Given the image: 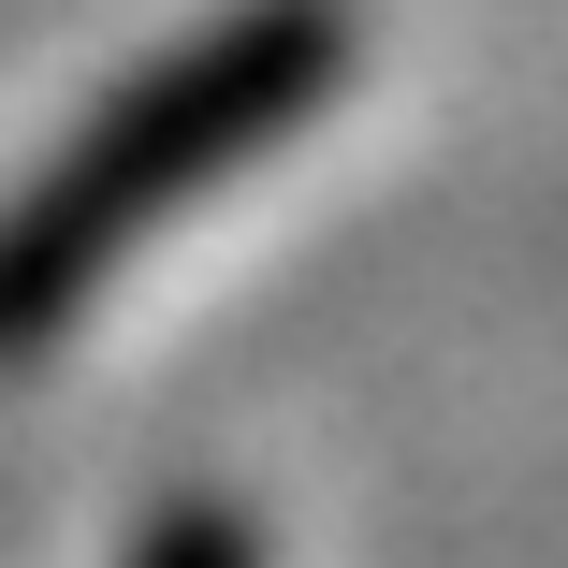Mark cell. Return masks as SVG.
I'll return each mask as SVG.
<instances>
[{"label":"cell","instance_id":"cell-1","mask_svg":"<svg viewBox=\"0 0 568 568\" xmlns=\"http://www.w3.org/2000/svg\"><path fill=\"white\" fill-rule=\"evenodd\" d=\"M351 59H365V0H219L146 73H118L0 204V365H30L175 204L234 190L292 118H321Z\"/></svg>","mask_w":568,"mask_h":568}]
</instances>
